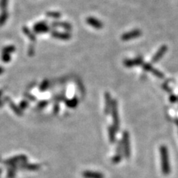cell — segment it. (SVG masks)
<instances>
[{"label":"cell","instance_id":"4","mask_svg":"<svg viewBox=\"0 0 178 178\" xmlns=\"http://www.w3.org/2000/svg\"><path fill=\"white\" fill-rule=\"evenodd\" d=\"M142 35V31L140 29H134L126 33L122 34L121 39L123 41H129L131 39L140 37Z\"/></svg>","mask_w":178,"mask_h":178},{"label":"cell","instance_id":"7","mask_svg":"<svg viewBox=\"0 0 178 178\" xmlns=\"http://www.w3.org/2000/svg\"><path fill=\"white\" fill-rule=\"evenodd\" d=\"M167 51H168V47H167V45H162L160 48L158 49L157 51L156 52V54L153 56V57H152V63H157V62H159L161 59H162L163 56L165 55V54L167 52Z\"/></svg>","mask_w":178,"mask_h":178},{"label":"cell","instance_id":"5","mask_svg":"<svg viewBox=\"0 0 178 178\" xmlns=\"http://www.w3.org/2000/svg\"><path fill=\"white\" fill-rule=\"evenodd\" d=\"M144 63L143 58L142 57H137L134 59H127L123 61V64L127 68H132L134 66H139Z\"/></svg>","mask_w":178,"mask_h":178},{"label":"cell","instance_id":"19","mask_svg":"<svg viewBox=\"0 0 178 178\" xmlns=\"http://www.w3.org/2000/svg\"><path fill=\"white\" fill-rule=\"evenodd\" d=\"M175 123H176V125H177V128H178V119H176Z\"/></svg>","mask_w":178,"mask_h":178},{"label":"cell","instance_id":"2","mask_svg":"<svg viewBox=\"0 0 178 178\" xmlns=\"http://www.w3.org/2000/svg\"><path fill=\"white\" fill-rule=\"evenodd\" d=\"M111 114L112 121H113V127L116 131L119 130V117L117 110V103L116 99H112L111 109Z\"/></svg>","mask_w":178,"mask_h":178},{"label":"cell","instance_id":"18","mask_svg":"<svg viewBox=\"0 0 178 178\" xmlns=\"http://www.w3.org/2000/svg\"><path fill=\"white\" fill-rule=\"evenodd\" d=\"M170 100L172 103H175V102L177 101V97H176L174 95H171Z\"/></svg>","mask_w":178,"mask_h":178},{"label":"cell","instance_id":"11","mask_svg":"<svg viewBox=\"0 0 178 178\" xmlns=\"http://www.w3.org/2000/svg\"><path fill=\"white\" fill-rule=\"evenodd\" d=\"M123 146H122V142H119L117 145V152H116V155L114 156L112 159V162L114 163H118L120 162L122 159V156H123Z\"/></svg>","mask_w":178,"mask_h":178},{"label":"cell","instance_id":"8","mask_svg":"<svg viewBox=\"0 0 178 178\" xmlns=\"http://www.w3.org/2000/svg\"><path fill=\"white\" fill-rule=\"evenodd\" d=\"M86 22L87 24L90 25V26L93 27L94 28L96 29H102L103 28V22L99 20L97 18L92 17V16H89L87 17L86 19Z\"/></svg>","mask_w":178,"mask_h":178},{"label":"cell","instance_id":"12","mask_svg":"<svg viewBox=\"0 0 178 178\" xmlns=\"http://www.w3.org/2000/svg\"><path fill=\"white\" fill-rule=\"evenodd\" d=\"M52 36L54 37L57 38V39H63V40H68V39H71V36L68 32H57L54 31L52 33Z\"/></svg>","mask_w":178,"mask_h":178},{"label":"cell","instance_id":"15","mask_svg":"<svg viewBox=\"0 0 178 178\" xmlns=\"http://www.w3.org/2000/svg\"><path fill=\"white\" fill-rule=\"evenodd\" d=\"M116 134V130L114 129L113 126H109L108 127V136H109V141L111 143H114L115 141V136Z\"/></svg>","mask_w":178,"mask_h":178},{"label":"cell","instance_id":"13","mask_svg":"<svg viewBox=\"0 0 178 178\" xmlns=\"http://www.w3.org/2000/svg\"><path fill=\"white\" fill-rule=\"evenodd\" d=\"M53 24H54L53 25H54V26L60 27V28H63L67 30H71L72 29V25L70 23L66 22H54Z\"/></svg>","mask_w":178,"mask_h":178},{"label":"cell","instance_id":"16","mask_svg":"<svg viewBox=\"0 0 178 178\" xmlns=\"http://www.w3.org/2000/svg\"><path fill=\"white\" fill-rule=\"evenodd\" d=\"M67 105L69 108H75L78 105V99L76 97L73 98L72 99H69L67 101Z\"/></svg>","mask_w":178,"mask_h":178},{"label":"cell","instance_id":"6","mask_svg":"<svg viewBox=\"0 0 178 178\" xmlns=\"http://www.w3.org/2000/svg\"><path fill=\"white\" fill-rule=\"evenodd\" d=\"M142 67H143V68L146 71L151 72V73L154 74V76H156V77L159 78V79H163V78L164 77V74H163L161 71H160L159 70H157V69L153 68L152 64H150V63H144L143 65H142Z\"/></svg>","mask_w":178,"mask_h":178},{"label":"cell","instance_id":"14","mask_svg":"<svg viewBox=\"0 0 178 178\" xmlns=\"http://www.w3.org/2000/svg\"><path fill=\"white\" fill-rule=\"evenodd\" d=\"M34 29H35L36 31L38 33H45L48 31L49 28L45 22H42L36 25V26L34 27Z\"/></svg>","mask_w":178,"mask_h":178},{"label":"cell","instance_id":"3","mask_svg":"<svg viewBox=\"0 0 178 178\" xmlns=\"http://www.w3.org/2000/svg\"><path fill=\"white\" fill-rule=\"evenodd\" d=\"M122 146H123V154L125 157L128 159L131 156V148H130V141L129 134L128 132L125 131L123 134V140H122Z\"/></svg>","mask_w":178,"mask_h":178},{"label":"cell","instance_id":"1","mask_svg":"<svg viewBox=\"0 0 178 178\" xmlns=\"http://www.w3.org/2000/svg\"><path fill=\"white\" fill-rule=\"evenodd\" d=\"M160 154L161 159V168L164 175H168L170 173V163L168 157V148L166 146H161L160 147Z\"/></svg>","mask_w":178,"mask_h":178},{"label":"cell","instance_id":"9","mask_svg":"<svg viewBox=\"0 0 178 178\" xmlns=\"http://www.w3.org/2000/svg\"><path fill=\"white\" fill-rule=\"evenodd\" d=\"M84 178H104V174L98 172L93 171H85L82 174Z\"/></svg>","mask_w":178,"mask_h":178},{"label":"cell","instance_id":"17","mask_svg":"<svg viewBox=\"0 0 178 178\" xmlns=\"http://www.w3.org/2000/svg\"><path fill=\"white\" fill-rule=\"evenodd\" d=\"M47 16H48L49 17L54 18V19H58V18H60L62 15L59 12H50L47 14Z\"/></svg>","mask_w":178,"mask_h":178},{"label":"cell","instance_id":"10","mask_svg":"<svg viewBox=\"0 0 178 178\" xmlns=\"http://www.w3.org/2000/svg\"><path fill=\"white\" fill-rule=\"evenodd\" d=\"M112 99L111 98V95L108 92L105 93V114H109L111 109Z\"/></svg>","mask_w":178,"mask_h":178}]
</instances>
